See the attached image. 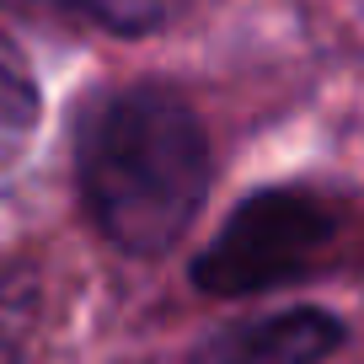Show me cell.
Listing matches in <instances>:
<instances>
[{"mask_svg": "<svg viewBox=\"0 0 364 364\" xmlns=\"http://www.w3.org/2000/svg\"><path fill=\"white\" fill-rule=\"evenodd\" d=\"M75 171L97 230L134 257H156L209 193V139L177 91L124 86L86 107Z\"/></svg>", "mask_w": 364, "mask_h": 364, "instance_id": "cell-1", "label": "cell"}, {"mask_svg": "<svg viewBox=\"0 0 364 364\" xmlns=\"http://www.w3.org/2000/svg\"><path fill=\"white\" fill-rule=\"evenodd\" d=\"M338 236V215L311 188L252 193L215 241L193 257V284L204 295H257L300 279Z\"/></svg>", "mask_w": 364, "mask_h": 364, "instance_id": "cell-2", "label": "cell"}, {"mask_svg": "<svg viewBox=\"0 0 364 364\" xmlns=\"http://www.w3.org/2000/svg\"><path fill=\"white\" fill-rule=\"evenodd\" d=\"M343 343V321L316 306H289L273 316L225 327L198 348V364H321Z\"/></svg>", "mask_w": 364, "mask_h": 364, "instance_id": "cell-3", "label": "cell"}, {"mask_svg": "<svg viewBox=\"0 0 364 364\" xmlns=\"http://www.w3.org/2000/svg\"><path fill=\"white\" fill-rule=\"evenodd\" d=\"M33 124H38V86L22 70L16 48L0 43V166L27 145Z\"/></svg>", "mask_w": 364, "mask_h": 364, "instance_id": "cell-4", "label": "cell"}, {"mask_svg": "<svg viewBox=\"0 0 364 364\" xmlns=\"http://www.w3.org/2000/svg\"><path fill=\"white\" fill-rule=\"evenodd\" d=\"M59 6H70L86 22L107 27V33H124V38L156 33V27H166L182 11V0H59Z\"/></svg>", "mask_w": 364, "mask_h": 364, "instance_id": "cell-5", "label": "cell"}, {"mask_svg": "<svg viewBox=\"0 0 364 364\" xmlns=\"http://www.w3.org/2000/svg\"><path fill=\"white\" fill-rule=\"evenodd\" d=\"M33 316H38L33 279L0 273V364L22 359V343H27V332H33Z\"/></svg>", "mask_w": 364, "mask_h": 364, "instance_id": "cell-6", "label": "cell"}]
</instances>
